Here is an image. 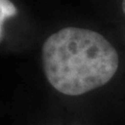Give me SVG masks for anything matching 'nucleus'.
<instances>
[{
  "label": "nucleus",
  "instance_id": "obj_1",
  "mask_svg": "<svg viewBox=\"0 0 125 125\" xmlns=\"http://www.w3.org/2000/svg\"><path fill=\"white\" fill-rule=\"evenodd\" d=\"M43 64L47 79L56 91L78 96L107 83L118 70L119 57L100 33L67 27L44 43Z\"/></svg>",
  "mask_w": 125,
  "mask_h": 125
},
{
  "label": "nucleus",
  "instance_id": "obj_2",
  "mask_svg": "<svg viewBox=\"0 0 125 125\" xmlns=\"http://www.w3.org/2000/svg\"><path fill=\"white\" fill-rule=\"evenodd\" d=\"M17 14V9L10 0H0V38L2 36V25L6 19Z\"/></svg>",
  "mask_w": 125,
  "mask_h": 125
},
{
  "label": "nucleus",
  "instance_id": "obj_3",
  "mask_svg": "<svg viewBox=\"0 0 125 125\" xmlns=\"http://www.w3.org/2000/svg\"><path fill=\"white\" fill-rule=\"evenodd\" d=\"M122 7H123V11L125 13V0H123V2H122Z\"/></svg>",
  "mask_w": 125,
  "mask_h": 125
}]
</instances>
